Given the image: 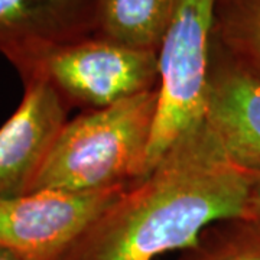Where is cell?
Wrapping results in <instances>:
<instances>
[{
  "instance_id": "cell-10",
  "label": "cell",
  "mask_w": 260,
  "mask_h": 260,
  "mask_svg": "<svg viewBox=\"0 0 260 260\" xmlns=\"http://www.w3.org/2000/svg\"><path fill=\"white\" fill-rule=\"evenodd\" d=\"M211 38L260 78V0H217Z\"/></svg>"
},
{
  "instance_id": "cell-5",
  "label": "cell",
  "mask_w": 260,
  "mask_h": 260,
  "mask_svg": "<svg viewBox=\"0 0 260 260\" xmlns=\"http://www.w3.org/2000/svg\"><path fill=\"white\" fill-rule=\"evenodd\" d=\"M132 184L94 192L41 189L0 198V247L29 260H58Z\"/></svg>"
},
{
  "instance_id": "cell-6",
  "label": "cell",
  "mask_w": 260,
  "mask_h": 260,
  "mask_svg": "<svg viewBox=\"0 0 260 260\" xmlns=\"http://www.w3.org/2000/svg\"><path fill=\"white\" fill-rule=\"evenodd\" d=\"M204 121L233 165L260 174V78L237 64L213 38Z\"/></svg>"
},
{
  "instance_id": "cell-13",
  "label": "cell",
  "mask_w": 260,
  "mask_h": 260,
  "mask_svg": "<svg viewBox=\"0 0 260 260\" xmlns=\"http://www.w3.org/2000/svg\"><path fill=\"white\" fill-rule=\"evenodd\" d=\"M0 260H29L23 256H20L15 251L9 250V249H5V247H0Z\"/></svg>"
},
{
  "instance_id": "cell-11",
  "label": "cell",
  "mask_w": 260,
  "mask_h": 260,
  "mask_svg": "<svg viewBox=\"0 0 260 260\" xmlns=\"http://www.w3.org/2000/svg\"><path fill=\"white\" fill-rule=\"evenodd\" d=\"M177 260H260V215L227 218L207 227Z\"/></svg>"
},
{
  "instance_id": "cell-3",
  "label": "cell",
  "mask_w": 260,
  "mask_h": 260,
  "mask_svg": "<svg viewBox=\"0 0 260 260\" xmlns=\"http://www.w3.org/2000/svg\"><path fill=\"white\" fill-rule=\"evenodd\" d=\"M6 59L19 77L35 75L54 87L68 107L97 110L159 85L156 51L129 47L103 35L13 52Z\"/></svg>"
},
{
  "instance_id": "cell-12",
  "label": "cell",
  "mask_w": 260,
  "mask_h": 260,
  "mask_svg": "<svg viewBox=\"0 0 260 260\" xmlns=\"http://www.w3.org/2000/svg\"><path fill=\"white\" fill-rule=\"evenodd\" d=\"M253 175V182H251V195L250 204H249V214L247 215H260V174Z\"/></svg>"
},
{
  "instance_id": "cell-4",
  "label": "cell",
  "mask_w": 260,
  "mask_h": 260,
  "mask_svg": "<svg viewBox=\"0 0 260 260\" xmlns=\"http://www.w3.org/2000/svg\"><path fill=\"white\" fill-rule=\"evenodd\" d=\"M217 0H171L160 42L156 120L142 178L204 119V93ZM140 178V179H142Z\"/></svg>"
},
{
  "instance_id": "cell-9",
  "label": "cell",
  "mask_w": 260,
  "mask_h": 260,
  "mask_svg": "<svg viewBox=\"0 0 260 260\" xmlns=\"http://www.w3.org/2000/svg\"><path fill=\"white\" fill-rule=\"evenodd\" d=\"M171 0H99V35L159 52Z\"/></svg>"
},
{
  "instance_id": "cell-7",
  "label": "cell",
  "mask_w": 260,
  "mask_h": 260,
  "mask_svg": "<svg viewBox=\"0 0 260 260\" xmlns=\"http://www.w3.org/2000/svg\"><path fill=\"white\" fill-rule=\"evenodd\" d=\"M18 109L0 127V198L28 194L68 121L70 107L45 80L22 77Z\"/></svg>"
},
{
  "instance_id": "cell-8",
  "label": "cell",
  "mask_w": 260,
  "mask_h": 260,
  "mask_svg": "<svg viewBox=\"0 0 260 260\" xmlns=\"http://www.w3.org/2000/svg\"><path fill=\"white\" fill-rule=\"evenodd\" d=\"M99 0H0V54L99 34Z\"/></svg>"
},
{
  "instance_id": "cell-1",
  "label": "cell",
  "mask_w": 260,
  "mask_h": 260,
  "mask_svg": "<svg viewBox=\"0 0 260 260\" xmlns=\"http://www.w3.org/2000/svg\"><path fill=\"white\" fill-rule=\"evenodd\" d=\"M251 172L233 165L204 119L133 182L58 260H155L207 227L249 214Z\"/></svg>"
},
{
  "instance_id": "cell-2",
  "label": "cell",
  "mask_w": 260,
  "mask_h": 260,
  "mask_svg": "<svg viewBox=\"0 0 260 260\" xmlns=\"http://www.w3.org/2000/svg\"><path fill=\"white\" fill-rule=\"evenodd\" d=\"M156 110L158 88L68 120L29 192H94L139 181Z\"/></svg>"
}]
</instances>
